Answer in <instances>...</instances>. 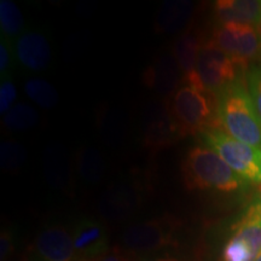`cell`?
Segmentation results:
<instances>
[{
  "instance_id": "1",
  "label": "cell",
  "mask_w": 261,
  "mask_h": 261,
  "mask_svg": "<svg viewBox=\"0 0 261 261\" xmlns=\"http://www.w3.org/2000/svg\"><path fill=\"white\" fill-rule=\"evenodd\" d=\"M182 181L188 190L234 192L246 188L241 178L210 146L195 145L181 162Z\"/></svg>"
},
{
  "instance_id": "2",
  "label": "cell",
  "mask_w": 261,
  "mask_h": 261,
  "mask_svg": "<svg viewBox=\"0 0 261 261\" xmlns=\"http://www.w3.org/2000/svg\"><path fill=\"white\" fill-rule=\"evenodd\" d=\"M217 119L221 128L234 139L261 150L260 119L241 81H234L217 94Z\"/></svg>"
},
{
  "instance_id": "3",
  "label": "cell",
  "mask_w": 261,
  "mask_h": 261,
  "mask_svg": "<svg viewBox=\"0 0 261 261\" xmlns=\"http://www.w3.org/2000/svg\"><path fill=\"white\" fill-rule=\"evenodd\" d=\"M168 109L184 137L218 126L217 96L189 84L172 94Z\"/></svg>"
},
{
  "instance_id": "4",
  "label": "cell",
  "mask_w": 261,
  "mask_h": 261,
  "mask_svg": "<svg viewBox=\"0 0 261 261\" xmlns=\"http://www.w3.org/2000/svg\"><path fill=\"white\" fill-rule=\"evenodd\" d=\"M204 143L248 182L261 185V150L234 139L221 128L202 133Z\"/></svg>"
},
{
  "instance_id": "5",
  "label": "cell",
  "mask_w": 261,
  "mask_h": 261,
  "mask_svg": "<svg viewBox=\"0 0 261 261\" xmlns=\"http://www.w3.org/2000/svg\"><path fill=\"white\" fill-rule=\"evenodd\" d=\"M211 40L238 67L246 68L261 55V29L253 25L219 23L212 33Z\"/></svg>"
},
{
  "instance_id": "6",
  "label": "cell",
  "mask_w": 261,
  "mask_h": 261,
  "mask_svg": "<svg viewBox=\"0 0 261 261\" xmlns=\"http://www.w3.org/2000/svg\"><path fill=\"white\" fill-rule=\"evenodd\" d=\"M237 69L238 65L232 58L213 41L202 44L196 63V74L205 90L217 96L225 87L237 81Z\"/></svg>"
},
{
  "instance_id": "7",
  "label": "cell",
  "mask_w": 261,
  "mask_h": 261,
  "mask_svg": "<svg viewBox=\"0 0 261 261\" xmlns=\"http://www.w3.org/2000/svg\"><path fill=\"white\" fill-rule=\"evenodd\" d=\"M16 60L25 69L34 71H44L50 67L52 61V48L46 35L41 32L24 31L16 39L15 45Z\"/></svg>"
},
{
  "instance_id": "8",
  "label": "cell",
  "mask_w": 261,
  "mask_h": 261,
  "mask_svg": "<svg viewBox=\"0 0 261 261\" xmlns=\"http://www.w3.org/2000/svg\"><path fill=\"white\" fill-rule=\"evenodd\" d=\"M122 241L129 249L150 252L171 244L172 233L162 220L155 219L129 226L123 232Z\"/></svg>"
},
{
  "instance_id": "9",
  "label": "cell",
  "mask_w": 261,
  "mask_h": 261,
  "mask_svg": "<svg viewBox=\"0 0 261 261\" xmlns=\"http://www.w3.org/2000/svg\"><path fill=\"white\" fill-rule=\"evenodd\" d=\"M144 84L161 96H172L184 81V75L173 55H161L144 71Z\"/></svg>"
},
{
  "instance_id": "10",
  "label": "cell",
  "mask_w": 261,
  "mask_h": 261,
  "mask_svg": "<svg viewBox=\"0 0 261 261\" xmlns=\"http://www.w3.org/2000/svg\"><path fill=\"white\" fill-rule=\"evenodd\" d=\"M182 137L167 106H160L150 112L149 120L144 126V143L149 148H165Z\"/></svg>"
},
{
  "instance_id": "11",
  "label": "cell",
  "mask_w": 261,
  "mask_h": 261,
  "mask_svg": "<svg viewBox=\"0 0 261 261\" xmlns=\"http://www.w3.org/2000/svg\"><path fill=\"white\" fill-rule=\"evenodd\" d=\"M214 15L219 23L261 25V2L259 0H218Z\"/></svg>"
},
{
  "instance_id": "12",
  "label": "cell",
  "mask_w": 261,
  "mask_h": 261,
  "mask_svg": "<svg viewBox=\"0 0 261 261\" xmlns=\"http://www.w3.org/2000/svg\"><path fill=\"white\" fill-rule=\"evenodd\" d=\"M202 44L203 42L200 41L197 34H194L192 32H184L175 39L174 44H173L172 55L174 56L182 71V75H184L182 84H189L197 89L205 90L196 74V63H197L198 52L201 50Z\"/></svg>"
},
{
  "instance_id": "13",
  "label": "cell",
  "mask_w": 261,
  "mask_h": 261,
  "mask_svg": "<svg viewBox=\"0 0 261 261\" xmlns=\"http://www.w3.org/2000/svg\"><path fill=\"white\" fill-rule=\"evenodd\" d=\"M35 248L46 261H71L76 253L73 238L61 227L41 231L35 241Z\"/></svg>"
},
{
  "instance_id": "14",
  "label": "cell",
  "mask_w": 261,
  "mask_h": 261,
  "mask_svg": "<svg viewBox=\"0 0 261 261\" xmlns=\"http://www.w3.org/2000/svg\"><path fill=\"white\" fill-rule=\"evenodd\" d=\"M75 252L83 256H102L107 253L108 238L104 227L98 221L83 219L73 234Z\"/></svg>"
},
{
  "instance_id": "15",
  "label": "cell",
  "mask_w": 261,
  "mask_h": 261,
  "mask_svg": "<svg viewBox=\"0 0 261 261\" xmlns=\"http://www.w3.org/2000/svg\"><path fill=\"white\" fill-rule=\"evenodd\" d=\"M233 234L249 244L257 256L261 252V197L249 204L233 227Z\"/></svg>"
},
{
  "instance_id": "16",
  "label": "cell",
  "mask_w": 261,
  "mask_h": 261,
  "mask_svg": "<svg viewBox=\"0 0 261 261\" xmlns=\"http://www.w3.org/2000/svg\"><path fill=\"white\" fill-rule=\"evenodd\" d=\"M192 4L190 2H166L156 18V28L161 33L181 31L190 19Z\"/></svg>"
},
{
  "instance_id": "17",
  "label": "cell",
  "mask_w": 261,
  "mask_h": 261,
  "mask_svg": "<svg viewBox=\"0 0 261 261\" xmlns=\"http://www.w3.org/2000/svg\"><path fill=\"white\" fill-rule=\"evenodd\" d=\"M137 190L138 188L128 182H115L107 189L106 194L102 197V205L110 211L119 212L129 211L137 204L139 196Z\"/></svg>"
},
{
  "instance_id": "18",
  "label": "cell",
  "mask_w": 261,
  "mask_h": 261,
  "mask_svg": "<svg viewBox=\"0 0 261 261\" xmlns=\"http://www.w3.org/2000/svg\"><path fill=\"white\" fill-rule=\"evenodd\" d=\"M39 122L37 110L27 103H16L3 117V126L9 132H24L34 128Z\"/></svg>"
},
{
  "instance_id": "19",
  "label": "cell",
  "mask_w": 261,
  "mask_h": 261,
  "mask_svg": "<svg viewBox=\"0 0 261 261\" xmlns=\"http://www.w3.org/2000/svg\"><path fill=\"white\" fill-rule=\"evenodd\" d=\"M24 18L16 3L12 0H2L0 2V29L2 37L9 40L17 39L23 33Z\"/></svg>"
},
{
  "instance_id": "20",
  "label": "cell",
  "mask_w": 261,
  "mask_h": 261,
  "mask_svg": "<svg viewBox=\"0 0 261 261\" xmlns=\"http://www.w3.org/2000/svg\"><path fill=\"white\" fill-rule=\"evenodd\" d=\"M24 93L33 103L42 109H52L58 103L56 89L47 80L32 77L24 83Z\"/></svg>"
},
{
  "instance_id": "21",
  "label": "cell",
  "mask_w": 261,
  "mask_h": 261,
  "mask_svg": "<svg viewBox=\"0 0 261 261\" xmlns=\"http://www.w3.org/2000/svg\"><path fill=\"white\" fill-rule=\"evenodd\" d=\"M77 171L80 177L89 184L99 181L104 173V162L99 151L94 148L81 149L77 158Z\"/></svg>"
},
{
  "instance_id": "22",
  "label": "cell",
  "mask_w": 261,
  "mask_h": 261,
  "mask_svg": "<svg viewBox=\"0 0 261 261\" xmlns=\"http://www.w3.org/2000/svg\"><path fill=\"white\" fill-rule=\"evenodd\" d=\"M27 158L24 146L15 140H4L0 145V163L5 172L15 173L23 166Z\"/></svg>"
},
{
  "instance_id": "23",
  "label": "cell",
  "mask_w": 261,
  "mask_h": 261,
  "mask_svg": "<svg viewBox=\"0 0 261 261\" xmlns=\"http://www.w3.org/2000/svg\"><path fill=\"white\" fill-rule=\"evenodd\" d=\"M256 259L246 241L233 234L224 249V261H254Z\"/></svg>"
},
{
  "instance_id": "24",
  "label": "cell",
  "mask_w": 261,
  "mask_h": 261,
  "mask_svg": "<svg viewBox=\"0 0 261 261\" xmlns=\"http://www.w3.org/2000/svg\"><path fill=\"white\" fill-rule=\"evenodd\" d=\"M247 86L261 122V63L249 68L247 73Z\"/></svg>"
},
{
  "instance_id": "25",
  "label": "cell",
  "mask_w": 261,
  "mask_h": 261,
  "mask_svg": "<svg viewBox=\"0 0 261 261\" xmlns=\"http://www.w3.org/2000/svg\"><path fill=\"white\" fill-rule=\"evenodd\" d=\"M16 99H17V89H16L11 76L2 77V83H0V114L3 116L15 106Z\"/></svg>"
},
{
  "instance_id": "26",
  "label": "cell",
  "mask_w": 261,
  "mask_h": 261,
  "mask_svg": "<svg viewBox=\"0 0 261 261\" xmlns=\"http://www.w3.org/2000/svg\"><path fill=\"white\" fill-rule=\"evenodd\" d=\"M15 60V48L11 46V40L2 37L0 38V75L2 77L11 76L10 71L14 67Z\"/></svg>"
},
{
  "instance_id": "27",
  "label": "cell",
  "mask_w": 261,
  "mask_h": 261,
  "mask_svg": "<svg viewBox=\"0 0 261 261\" xmlns=\"http://www.w3.org/2000/svg\"><path fill=\"white\" fill-rule=\"evenodd\" d=\"M98 261H129V260L127 259V257L123 255L119 249L114 248V249L109 250V252H107L106 254H103Z\"/></svg>"
},
{
  "instance_id": "28",
  "label": "cell",
  "mask_w": 261,
  "mask_h": 261,
  "mask_svg": "<svg viewBox=\"0 0 261 261\" xmlns=\"http://www.w3.org/2000/svg\"><path fill=\"white\" fill-rule=\"evenodd\" d=\"M154 261H177V260L169 259V257H163V259H158V260H154Z\"/></svg>"
},
{
  "instance_id": "29",
  "label": "cell",
  "mask_w": 261,
  "mask_h": 261,
  "mask_svg": "<svg viewBox=\"0 0 261 261\" xmlns=\"http://www.w3.org/2000/svg\"><path fill=\"white\" fill-rule=\"evenodd\" d=\"M254 261H261V252H260V254H259V255L256 256V259L254 260Z\"/></svg>"
},
{
  "instance_id": "30",
  "label": "cell",
  "mask_w": 261,
  "mask_h": 261,
  "mask_svg": "<svg viewBox=\"0 0 261 261\" xmlns=\"http://www.w3.org/2000/svg\"><path fill=\"white\" fill-rule=\"evenodd\" d=\"M260 29H261V25H260Z\"/></svg>"
}]
</instances>
